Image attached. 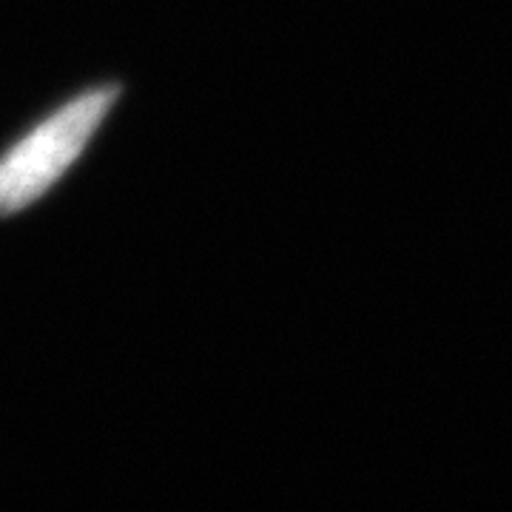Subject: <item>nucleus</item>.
I'll return each mask as SVG.
<instances>
[{"label":"nucleus","mask_w":512,"mask_h":512,"mask_svg":"<svg viewBox=\"0 0 512 512\" xmlns=\"http://www.w3.org/2000/svg\"><path fill=\"white\" fill-rule=\"evenodd\" d=\"M117 97V86H100L74 97L0 157V217L40 200L69 171Z\"/></svg>","instance_id":"nucleus-1"}]
</instances>
